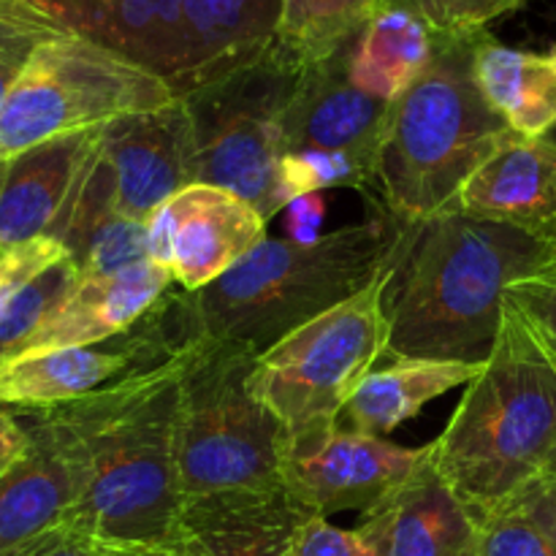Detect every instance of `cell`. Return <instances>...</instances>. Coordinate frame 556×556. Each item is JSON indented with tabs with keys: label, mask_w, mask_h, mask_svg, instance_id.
I'll return each mask as SVG.
<instances>
[{
	"label": "cell",
	"mask_w": 556,
	"mask_h": 556,
	"mask_svg": "<svg viewBox=\"0 0 556 556\" xmlns=\"http://www.w3.org/2000/svg\"><path fill=\"white\" fill-rule=\"evenodd\" d=\"M255 353L195 340L185 348L177 413V470L185 500L280 486L286 427L248 378Z\"/></svg>",
	"instance_id": "cell-7"
},
{
	"label": "cell",
	"mask_w": 556,
	"mask_h": 556,
	"mask_svg": "<svg viewBox=\"0 0 556 556\" xmlns=\"http://www.w3.org/2000/svg\"><path fill=\"white\" fill-rule=\"evenodd\" d=\"M185 351L81 400L41 407L79 472L68 525L119 554L168 552L182 510L177 413Z\"/></svg>",
	"instance_id": "cell-1"
},
{
	"label": "cell",
	"mask_w": 556,
	"mask_h": 556,
	"mask_svg": "<svg viewBox=\"0 0 556 556\" xmlns=\"http://www.w3.org/2000/svg\"><path fill=\"white\" fill-rule=\"evenodd\" d=\"M543 481H556V448H554V454H552V459L546 462V467H543Z\"/></svg>",
	"instance_id": "cell-38"
},
{
	"label": "cell",
	"mask_w": 556,
	"mask_h": 556,
	"mask_svg": "<svg viewBox=\"0 0 556 556\" xmlns=\"http://www.w3.org/2000/svg\"><path fill=\"white\" fill-rule=\"evenodd\" d=\"M81 280V271L71 253L65 258L54 261L43 271H38L14 299L9 309L0 318V364L5 358H14L25 351L27 342L36 337V331L47 324L49 315L71 296Z\"/></svg>",
	"instance_id": "cell-25"
},
{
	"label": "cell",
	"mask_w": 556,
	"mask_h": 556,
	"mask_svg": "<svg viewBox=\"0 0 556 556\" xmlns=\"http://www.w3.org/2000/svg\"><path fill=\"white\" fill-rule=\"evenodd\" d=\"M302 71L275 41L258 60L182 98L193 125L195 182L242 195L266 223L286 206L282 117Z\"/></svg>",
	"instance_id": "cell-10"
},
{
	"label": "cell",
	"mask_w": 556,
	"mask_h": 556,
	"mask_svg": "<svg viewBox=\"0 0 556 556\" xmlns=\"http://www.w3.org/2000/svg\"><path fill=\"white\" fill-rule=\"evenodd\" d=\"M369 188L372 177L353 161L348 152L329 150H299L286 152L280 161V193L282 201L296 195L324 193L326 188Z\"/></svg>",
	"instance_id": "cell-28"
},
{
	"label": "cell",
	"mask_w": 556,
	"mask_h": 556,
	"mask_svg": "<svg viewBox=\"0 0 556 556\" xmlns=\"http://www.w3.org/2000/svg\"><path fill=\"white\" fill-rule=\"evenodd\" d=\"M288 556H380L362 530H342L324 516H309L296 527Z\"/></svg>",
	"instance_id": "cell-32"
},
{
	"label": "cell",
	"mask_w": 556,
	"mask_h": 556,
	"mask_svg": "<svg viewBox=\"0 0 556 556\" xmlns=\"http://www.w3.org/2000/svg\"><path fill=\"white\" fill-rule=\"evenodd\" d=\"M87 277H106L147 261V223L106 215L65 248Z\"/></svg>",
	"instance_id": "cell-27"
},
{
	"label": "cell",
	"mask_w": 556,
	"mask_h": 556,
	"mask_svg": "<svg viewBox=\"0 0 556 556\" xmlns=\"http://www.w3.org/2000/svg\"><path fill=\"white\" fill-rule=\"evenodd\" d=\"M556 271V237L443 212L405 228L386 313L389 358L483 364L503 326L505 293Z\"/></svg>",
	"instance_id": "cell-2"
},
{
	"label": "cell",
	"mask_w": 556,
	"mask_h": 556,
	"mask_svg": "<svg viewBox=\"0 0 556 556\" xmlns=\"http://www.w3.org/2000/svg\"><path fill=\"white\" fill-rule=\"evenodd\" d=\"M481 36H434L424 74L389 109L375 182L407 226L454 210L467 179L516 136L472 74Z\"/></svg>",
	"instance_id": "cell-5"
},
{
	"label": "cell",
	"mask_w": 556,
	"mask_h": 556,
	"mask_svg": "<svg viewBox=\"0 0 556 556\" xmlns=\"http://www.w3.org/2000/svg\"><path fill=\"white\" fill-rule=\"evenodd\" d=\"M174 101L161 76L81 33L63 30L38 47L0 103V163L58 136Z\"/></svg>",
	"instance_id": "cell-9"
},
{
	"label": "cell",
	"mask_w": 556,
	"mask_h": 556,
	"mask_svg": "<svg viewBox=\"0 0 556 556\" xmlns=\"http://www.w3.org/2000/svg\"><path fill=\"white\" fill-rule=\"evenodd\" d=\"M516 508L525 510L532 521L543 530V535L556 546V481H543L538 478L532 486L521 492L516 500Z\"/></svg>",
	"instance_id": "cell-36"
},
{
	"label": "cell",
	"mask_w": 556,
	"mask_h": 556,
	"mask_svg": "<svg viewBox=\"0 0 556 556\" xmlns=\"http://www.w3.org/2000/svg\"><path fill=\"white\" fill-rule=\"evenodd\" d=\"M65 255H68L65 244L52 237L36 239V242L9 250V253L0 258V318H3L5 309H9L11 299H14L38 271L52 266L54 261L65 258Z\"/></svg>",
	"instance_id": "cell-33"
},
{
	"label": "cell",
	"mask_w": 556,
	"mask_h": 556,
	"mask_svg": "<svg viewBox=\"0 0 556 556\" xmlns=\"http://www.w3.org/2000/svg\"><path fill=\"white\" fill-rule=\"evenodd\" d=\"M348 54L351 49L302 71L282 117L286 152H348L375 182L391 103L375 101L351 85Z\"/></svg>",
	"instance_id": "cell-14"
},
{
	"label": "cell",
	"mask_w": 556,
	"mask_h": 556,
	"mask_svg": "<svg viewBox=\"0 0 556 556\" xmlns=\"http://www.w3.org/2000/svg\"><path fill=\"white\" fill-rule=\"evenodd\" d=\"M63 27L114 49L185 98L277 41L280 0H38Z\"/></svg>",
	"instance_id": "cell-6"
},
{
	"label": "cell",
	"mask_w": 556,
	"mask_h": 556,
	"mask_svg": "<svg viewBox=\"0 0 556 556\" xmlns=\"http://www.w3.org/2000/svg\"><path fill=\"white\" fill-rule=\"evenodd\" d=\"M63 30L68 27L38 0H0V103L38 47Z\"/></svg>",
	"instance_id": "cell-26"
},
{
	"label": "cell",
	"mask_w": 556,
	"mask_h": 556,
	"mask_svg": "<svg viewBox=\"0 0 556 556\" xmlns=\"http://www.w3.org/2000/svg\"><path fill=\"white\" fill-rule=\"evenodd\" d=\"M391 275L394 264L356 296L299 326L255 358L250 391L280 418L286 432L340 421L358 386L389 356Z\"/></svg>",
	"instance_id": "cell-8"
},
{
	"label": "cell",
	"mask_w": 556,
	"mask_h": 556,
	"mask_svg": "<svg viewBox=\"0 0 556 556\" xmlns=\"http://www.w3.org/2000/svg\"><path fill=\"white\" fill-rule=\"evenodd\" d=\"M109 546L98 543L87 532L76 530L74 525H60L49 530L47 535L36 538L33 543L22 546L11 556H117Z\"/></svg>",
	"instance_id": "cell-34"
},
{
	"label": "cell",
	"mask_w": 556,
	"mask_h": 556,
	"mask_svg": "<svg viewBox=\"0 0 556 556\" xmlns=\"http://www.w3.org/2000/svg\"><path fill=\"white\" fill-rule=\"evenodd\" d=\"M434 33L402 5L383 3L348 54V79L369 98L394 103L429 65Z\"/></svg>",
	"instance_id": "cell-23"
},
{
	"label": "cell",
	"mask_w": 556,
	"mask_h": 556,
	"mask_svg": "<svg viewBox=\"0 0 556 556\" xmlns=\"http://www.w3.org/2000/svg\"><path fill=\"white\" fill-rule=\"evenodd\" d=\"M505 302L519 309L527 329L556 367V271L516 282L505 293Z\"/></svg>",
	"instance_id": "cell-31"
},
{
	"label": "cell",
	"mask_w": 556,
	"mask_h": 556,
	"mask_svg": "<svg viewBox=\"0 0 556 556\" xmlns=\"http://www.w3.org/2000/svg\"><path fill=\"white\" fill-rule=\"evenodd\" d=\"M174 275L155 261H141L117 275L87 277L54 309L22 353L98 345L134 329L172 288Z\"/></svg>",
	"instance_id": "cell-19"
},
{
	"label": "cell",
	"mask_w": 556,
	"mask_h": 556,
	"mask_svg": "<svg viewBox=\"0 0 556 556\" xmlns=\"http://www.w3.org/2000/svg\"><path fill=\"white\" fill-rule=\"evenodd\" d=\"M454 210L556 237V144L514 136L467 179Z\"/></svg>",
	"instance_id": "cell-20"
},
{
	"label": "cell",
	"mask_w": 556,
	"mask_h": 556,
	"mask_svg": "<svg viewBox=\"0 0 556 556\" xmlns=\"http://www.w3.org/2000/svg\"><path fill=\"white\" fill-rule=\"evenodd\" d=\"M556 448V367L514 304L481 372L445 432L429 445L438 476L478 521L500 514L543 476Z\"/></svg>",
	"instance_id": "cell-4"
},
{
	"label": "cell",
	"mask_w": 556,
	"mask_h": 556,
	"mask_svg": "<svg viewBox=\"0 0 556 556\" xmlns=\"http://www.w3.org/2000/svg\"><path fill=\"white\" fill-rule=\"evenodd\" d=\"M386 0H280L277 47L302 68L351 49Z\"/></svg>",
	"instance_id": "cell-24"
},
{
	"label": "cell",
	"mask_w": 556,
	"mask_h": 556,
	"mask_svg": "<svg viewBox=\"0 0 556 556\" xmlns=\"http://www.w3.org/2000/svg\"><path fill=\"white\" fill-rule=\"evenodd\" d=\"M27 432L30 448L0 478V556L68 525L79 497V472L68 445L41 416Z\"/></svg>",
	"instance_id": "cell-18"
},
{
	"label": "cell",
	"mask_w": 556,
	"mask_h": 556,
	"mask_svg": "<svg viewBox=\"0 0 556 556\" xmlns=\"http://www.w3.org/2000/svg\"><path fill=\"white\" fill-rule=\"evenodd\" d=\"M429 459L427 448H405L356 432L342 421L286 432L280 445V486L307 516L358 510L369 516L400 492Z\"/></svg>",
	"instance_id": "cell-11"
},
{
	"label": "cell",
	"mask_w": 556,
	"mask_h": 556,
	"mask_svg": "<svg viewBox=\"0 0 556 556\" xmlns=\"http://www.w3.org/2000/svg\"><path fill=\"white\" fill-rule=\"evenodd\" d=\"M478 556H556V546L525 510L508 505L481 521Z\"/></svg>",
	"instance_id": "cell-30"
},
{
	"label": "cell",
	"mask_w": 556,
	"mask_h": 556,
	"mask_svg": "<svg viewBox=\"0 0 556 556\" xmlns=\"http://www.w3.org/2000/svg\"><path fill=\"white\" fill-rule=\"evenodd\" d=\"M413 11L434 36H481L500 16L521 9L527 0H386Z\"/></svg>",
	"instance_id": "cell-29"
},
{
	"label": "cell",
	"mask_w": 556,
	"mask_h": 556,
	"mask_svg": "<svg viewBox=\"0 0 556 556\" xmlns=\"http://www.w3.org/2000/svg\"><path fill=\"white\" fill-rule=\"evenodd\" d=\"M266 239V220L250 201L193 182L147 220V258L166 266L182 291H201L231 271Z\"/></svg>",
	"instance_id": "cell-12"
},
{
	"label": "cell",
	"mask_w": 556,
	"mask_h": 556,
	"mask_svg": "<svg viewBox=\"0 0 556 556\" xmlns=\"http://www.w3.org/2000/svg\"><path fill=\"white\" fill-rule=\"evenodd\" d=\"M309 519L282 486L185 500L168 552L179 556H288Z\"/></svg>",
	"instance_id": "cell-15"
},
{
	"label": "cell",
	"mask_w": 556,
	"mask_h": 556,
	"mask_svg": "<svg viewBox=\"0 0 556 556\" xmlns=\"http://www.w3.org/2000/svg\"><path fill=\"white\" fill-rule=\"evenodd\" d=\"M30 448V432L14 416L0 410V478Z\"/></svg>",
	"instance_id": "cell-37"
},
{
	"label": "cell",
	"mask_w": 556,
	"mask_h": 556,
	"mask_svg": "<svg viewBox=\"0 0 556 556\" xmlns=\"http://www.w3.org/2000/svg\"><path fill=\"white\" fill-rule=\"evenodd\" d=\"M101 128L76 130L5 161L0 188V248L9 250L52 237L85 174Z\"/></svg>",
	"instance_id": "cell-16"
},
{
	"label": "cell",
	"mask_w": 556,
	"mask_h": 556,
	"mask_svg": "<svg viewBox=\"0 0 556 556\" xmlns=\"http://www.w3.org/2000/svg\"><path fill=\"white\" fill-rule=\"evenodd\" d=\"M3 255H5V250H3V248H0V258H3Z\"/></svg>",
	"instance_id": "cell-42"
},
{
	"label": "cell",
	"mask_w": 556,
	"mask_h": 556,
	"mask_svg": "<svg viewBox=\"0 0 556 556\" xmlns=\"http://www.w3.org/2000/svg\"><path fill=\"white\" fill-rule=\"evenodd\" d=\"M481 367L483 364L438 358H391L389 367H375L367 375L342 416L356 432L383 438L400 424L416 418L424 405L448 394L456 386L470 383Z\"/></svg>",
	"instance_id": "cell-22"
},
{
	"label": "cell",
	"mask_w": 556,
	"mask_h": 556,
	"mask_svg": "<svg viewBox=\"0 0 556 556\" xmlns=\"http://www.w3.org/2000/svg\"><path fill=\"white\" fill-rule=\"evenodd\" d=\"M405 228L407 223L375 204L372 217L337 228L315 244L264 239L220 280L185 291L193 337L261 356L389 269Z\"/></svg>",
	"instance_id": "cell-3"
},
{
	"label": "cell",
	"mask_w": 556,
	"mask_h": 556,
	"mask_svg": "<svg viewBox=\"0 0 556 556\" xmlns=\"http://www.w3.org/2000/svg\"><path fill=\"white\" fill-rule=\"evenodd\" d=\"M472 74L489 106L521 139H546L556 130V47L548 52L505 47L483 33Z\"/></svg>",
	"instance_id": "cell-21"
},
{
	"label": "cell",
	"mask_w": 556,
	"mask_h": 556,
	"mask_svg": "<svg viewBox=\"0 0 556 556\" xmlns=\"http://www.w3.org/2000/svg\"><path fill=\"white\" fill-rule=\"evenodd\" d=\"M548 139H552V141H554V144H556V130H552V136H548Z\"/></svg>",
	"instance_id": "cell-41"
},
{
	"label": "cell",
	"mask_w": 556,
	"mask_h": 556,
	"mask_svg": "<svg viewBox=\"0 0 556 556\" xmlns=\"http://www.w3.org/2000/svg\"><path fill=\"white\" fill-rule=\"evenodd\" d=\"M3 179H5V163H0V188H3Z\"/></svg>",
	"instance_id": "cell-40"
},
{
	"label": "cell",
	"mask_w": 556,
	"mask_h": 556,
	"mask_svg": "<svg viewBox=\"0 0 556 556\" xmlns=\"http://www.w3.org/2000/svg\"><path fill=\"white\" fill-rule=\"evenodd\" d=\"M117 556H179L172 552H139V554H117Z\"/></svg>",
	"instance_id": "cell-39"
},
{
	"label": "cell",
	"mask_w": 556,
	"mask_h": 556,
	"mask_svg": "<svg viewBox=\"0 0 556 556\" xmlns=\"http://www.w3.org/2000/svg\"><path fill=\"white\" fill-rule=\"evenodd\" d=\"M358 530L380 556H478L481 521L438 476L432 462L391 494Z\"/></svg>",
	"instance_id": "cell-17"
},
{
	"label": "cell",
	"mask_w": 556,
	"mask_h": 556,
	"mask_svg": "<svg viewBox=\"0 0 556 556\" xmlns=\"http://www.w3.org/2000/svg\"><path fill=\"white\" fill-rule=\"evenodd\" d=\"M96 161L114 215L150 220L157 206L195 182L193 125L182 98L101 125Z\"/></svg>",
	"instance_id": "cell-13"
},
{
	"label": "cell",
	"mask_w": 556,
	"mask_h": 556,
	"mask_svg": "<svg viewBox=\"0 0 556 556\" xmlns=\"http://www.w3.org/2000/svg\"><path fill=\"white\" fill-rule=\"evenodd\" d=\"M326 193L296 195L282 206V239L296 244L320 242V228L326 223Z\"/></svg>",
	"instance_id": "cell-35"
}]
</instances>
